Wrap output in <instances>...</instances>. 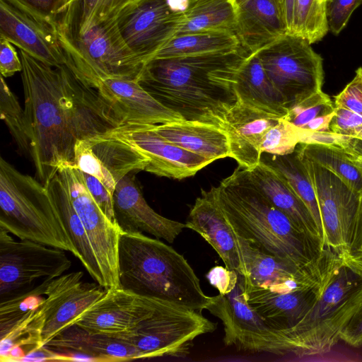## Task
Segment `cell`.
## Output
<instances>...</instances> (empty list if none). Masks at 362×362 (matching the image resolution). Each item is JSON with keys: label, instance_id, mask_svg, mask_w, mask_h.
Wrapping results in <instances>:
<instances>
[{"label": "cell", "instance_id": "cell-39", "mask_svg": "<svg viewBox=\"0 0 362 362\" xmlns=\"http://www.w3.org/2000/svg\"><path fill=\"white\" fill-rule=\"evenodd\" d=\"M298 144V128L284 117L267 131L261 144V151L262 153L286 155L295 151Z\"/></svg>", "mask_w": 362, "mask_h": 362}, {"label": "cell", "instance_id": "cell-49", "mask_svg": "<svg viewBox=\"0 0 362 362\" xmlns=\"http://www.w3.org/2000/svg\"><path fill=\"white\" fill-rule=\"evenodd\" d=\"M239 273L236 271L229 269L226 267L216 266L211 268L206 278L211 285L218 291V293H226L229 292L235 285Z\"/></svg>", "mask_w": 362, "mask_h": 362}, {"label": "cell", "instance_id": "cell-16", "mask_svg": "<svg viewBox=\"0 0 362 362\" xmlns=\"http://www.w3.org/2000/svg\"><path fill=\"white\" fill-rule=\"evenodd\" d=\"M160 300L121 288L107 289L74 325L90 334L115 337L133 330L153 313Z\"/></svg>", "mask_w": 362, "mask_h": 362}, {"label": "cell", "instance_id": "cell-31", "mask_svg": "<svg viewBox=\"0 0 362 362\" xmlns=\"http://www.w3.org/2000/svg\"><path fill=\"white\" fill-rule=\"evenodd\" d=\"M240 47L238 36L233 32L209 31L180 34L174 35L152 59L229 52Z\"/></svg>", "mask_w": 362, "mask_h": 362}, {"label": "cell", "instance_id": "cell-17", "mask_svg": "<svg viewBox=\"0 0 362 362\" xmlns=\"http://www.w3.org/2000/svg\"><path fill=\"white\" fill-rule=\"evenodd\" d=\"M83 273L73 272L54 279L49 284L45 296L50 300L47 319L42 332L45 346L75 320L106 292L98 283L81 281Z\"/></svg>", "mask_w": 362, "mask_h": 362}, {"label": "cell", "instance_id": "cell-2", "mask_svg": "<svg viewBox=\"0 0 362 362\" xmlns=\"http://www.w3.org/2000/svg\"><path fill=\"white\" fill-rule=\"evenodd\" d=\"M252 54L240 47L229 52L170 58L145 63L137 80L156 100L185 120L222 128L238 102V73Z\"/></svg>", "mask_w": 362, "mask_h": 362}, {"label": "cell", "instance_id": "cell-56", "mask_svg": "<svg viewBox=\"0 0 362 362\" xmlns=\"http://www.w3.org/2000/svg\"><path fill=\"white\" fill-rule=\"evenodd\" d=\"M354 137L358 139L361 142H362V131Z\"/></svg>", "mask_w": 362, "mask_h": 362}, {"label": "cell", "instance_id": "cell-48", "mask_svg": "<svg viewBox=\"0 0 362 362\" xmlns=\"http://www.w3.org/2000/svg\"><path fill=\"white\" fill-rule=\"evenodd\" d=\"M21 71L22 62L16 49L11 42L0 37V71L1 76L7 78Z\"/></svg>", "mask_w": 362, "mask_h": 362}, {"label": "cell", "instance_id": "cell-18", "mask_svg": "<svg viewBox=\"0 0 362 362\" xmlns=\"http://www.w3.org/2000/svg\"><path fill=\"white\" fill-rule=\"evenodd\" d=\"M0 37L52 66L66 64L58 29L0 0Z\"/></svg>", "mask_w": 362, "mask_h": 362}, {"label": "cell", "instance_id": "cell-27", "mask_svg": "<svg viewBox=\"0 0 362 362\" xmlns=\"http://www.w3.org/2000/svg\"><path fill=\"white\" fill-rule=\"evenodd\" d=\"M151 127L166 140L203 156L211 163L230 157L226 133L216 125L197 121L181 120L151 124Z\"/></svg>", "mask_w": 362, "mask_h": 362}, {"label": "cell", "instance_id": "cell-54", "mask_svg": "<svg viewBox=\"0 0 362 362\" xmlns=\"http://www.w3.org/2000/svg\"><path fill=\"white\" fill-rule=\"evenodd\" d=\"M76 0H64V7H63V13L67 9V8L72 4Z\"/></svg>", "mask_w": 362, "mask_h": 362}, {"label": "cell", "instance_id": "cell-21", "mask_svg": "<svg viewBox=\"0 0 362 362\" xmlns=\"http://www.w3.org/2000/svg\"><path fill=\"white\" fill-rule=\"evenodd\" d=\"M186 228L199 234L217 252L225 267L248 277L237 235L218 205L210 188L202 189L192 206Z\"/></svg>", "mask_w": 362, "mask_h": 362}, {"label": "cell", "instance_id": "cell-40", "mask_svg": "<svg viewBox=\"0 0 362 362\" xmlns=\"http://www.w3.org/2000/svg\"><path fill=\"white\" fill-rule=\"evenodd\" d=\"M334 110V106L330 97L321 90L291 107L285 118L300 128L312 119L332 113Z\"/></svg>", "mask_w": 362, "mask_h": 362}, {"label": "cell", "instance_id": "cell-7", "mask_svg": "<svg viewBox=\"0 0 362 362\" xmlns=\"http://www.w3.org/2000/svg\"><path fill=\"white\" fill-rule=\"evenodd\" d=\"M58 33L66 65L92 87L107 78L138 80L145 63L127 45L116 18L80 34Z\"/></svg>", "mask_w": 362, "mask_h": 362}, {"label": "cell", "instance_id": "cell-8", "mask_svg": "<svg viewBox=\"0 0 362 362\" xmlns=\"http://www.w3.org/2000/svg\"><path fill=\"white\" fill-rule=\"evenodd\" d=\"M217 325L200 311L161 300L153 313L133 330L115 337L134 347L141 358H185L198 337Z\"/></svg>", "mask_w": 362, "mask_h": 362}, {"label": "cell", "instance_id": "cell-36", "mask_svg": "<svg viewBox=\"0 0 362 362\" xmlns=\"http://www.w3.org/2000/svg\"><path fill=\"white\" fill-rule=\"evenodd\" d=\"M328 30L325 2L321 0H295L291 33L313 44L322 40Z\"/></svg>", "mask_w": 362, "mask_h": 362}, {"label": "cell", "instance_id": "cell-9", "mask_svg": "<svg viewBox=\"0 0 362 362\" xmlns=\"http://www.w3.org/2000/svg\"><path fill=\"white\" fill-rule=\"evenodd\" d=\"M300 158L315 189L325 245L340 256L362 247V196L330 170Z\"/></svg>", "mask_w": 362, "mask_h": 362}, {"label": "cell", "instance_id": "cell-14", "mask_svg": "<svg viewBox=\"0 0 362 362\" xmlns=\"http://www.w3.org/2000/svg\"><path fill=\"white\" fill-rule=\"evenodd\" d=\"M108 134L136 149L148 158L145 171L160 177L182 180L194 175L211 161L166 140L151 124H124Z\"/></svg>", "mask_w": 362, "mask_h": 362}, {"label": "cell", "instance_id": "cell-46", "mask_svg": "<svg viewBox=\"0 0 362 362\" xmlns=\"http://www.w3.org/2000/svg\"><path fill=\"white\" fill-rule=\"evenodd\" d=\"M329 127L332 132L354 137L362 131V115L349 109L334 106V115Z\"/></svg>", "mask_w": 362, "mask_h": 362}, {"label": "cell", "instance_id": "cell-50", "mask_svg": "<svg viewBox=\"0 0 362 362\" xmlns=\"http://www.w3.org/2000/svg\"><path fill=\"white\" fill-rule=\"evenodd\" d=\"M339 338L350 346H362V303L342 329Z\"/></svg>", "mask_w": 362, "mask_h": 362}, {"label": "cell", "instance_id": "cell-1", "mask_svg": "<svg viewBox=\"0 0 362 362\" xmlns=\"http://www.w3.org/2000/svg\"><path fill=\"white\" fill-rule=\"evenodd\" d=\"M30 157L45 187L64 167L75 166L78 141L124 124L122 117L67 65L50 66L20 49Z\"/></svg>", "mask_w": 362, "mask_h": 362}, {"label": "cell", "instance_id": "cell-11", "mask_svg": "<svg viewBox=\"0 0 362 362\" xmlns=\"http://www.w3.org/2000/svg\"><path fill=\"white\" fill-rule=\"evenodd\" d=\"M71 266L65 250L28 240H16L0 228V301L52 280Z\"/></svg>", "mask_w": 362, "mask_h": 362}, {"label": "cell", "instance_id": "cell-12", "mask_svg": "<svg viewBox=\"0 0 362 362\" xmlns=\"http://www.w3.org/2000/svg\"><path fill=\"white\" fill-rule=\"evenodd\" d=\"M187 0H137L117 16L119 30L129 48L143 62L177 32Z\"/></svg>", "mask_w": 362, "mask_h": 362}, {"label": "cell", "instance_id": "cell-33", "mask_svg": "<svg viewBox=\"0 0 362 362\" xmlns=\"http://www.w3.org/2000/svg\"><path fill=\"white\" fill-rule=\"evenodd\" d=\"M261 160L279 172L312 214L323 237L320 212L314 185L296 150L286 155L262 154Z\"/></svg>", "mask_w": 362, "mask_h": 362}, {"label": "cell", "instance_id": "cell-47", "mask_svg": "<svg viewBox=\"0 0 362 362\" xmlns=\"http://www.w3.org/2000/svg\"><path fill=\"white\" fill-rule=\"evenodd\" d=\"M81 172L86 186L93 199L105 214L112 221L117 223L114 211L113 195L98 179L86 173Z\"/></svg>", "mask_w": 362, "mask_h": 362}, {"label": "cell", "instance_id": "cell-51", "mask_svg": "<svg viewBox=\"0 0 362 362\" xmlns=\"http://www.w3.org/2000/svg\"><path fill=\"white\" fill-rule=\"evenodd\" d=\"M341 257L345 265L362 277V247Z\"/></svg>", "mask_w": 362, "mask_h": 362}, {"label": "cell", "instance_id": "cell-38", "mask_svg": "<svg viewBox=\"0 0 362 362\" xmlns=\"http://www.w3.org/2000/svg\"><path fill=\"white\" fill-rule=\"evenodd\" d=\"M51 281L40 282L33 288L0 301V337L27 313L42 304L45 298L42 296H45Z\"/></svg>", "mask_w": 362, "mask_h": 362}, {"label": "cell", "instance_id": "cell-41", "mask_svg": "<svg viewBox=\"0 0 362 362\" xmlns=\"http://www.w3.org/2000/svg\"><path fill=\"white\" fill-rule=\"evenodd\" d=\"M75 167L98 179L113 195L117 182L93 153L86 139L79 140L76 144Z\"/></svg>", "mask_w": 362, "mask_h": 362}, {"label": "cell", "instance_id": "cell-15", "mask_svg": "<svg viewBox=\"0 0 362 362\" xmlns=\"http://www.w3.org/2000/svg\"><path fill=\"white\" fill-rule=\"evenodd\" d=\"M245 288V276L239 274L235 285L229 292L211 296L206 310L222 322L226 346L260 352L272 329L248 304Z\"/></svg>", "mask_w": 362, "mask_h": 362}, {"label": "cell", "instance_id": "cell-22", "mask_svg": "<svg viewBox=\"0 0 362 362\" xmlns=\"http://www.w3.org/2000/svg\"><path fill=\"white\" fill-rule=\"evenodd\" d=\"M335 268L314 284L288 292L272 293L245 286L247 301L272 329H289L313 306Z\"/></svg>", "mask_w": 362, "mask_h": 362}, {"label": "cell", "instance_id": "cell-5", "mask_svg": "<svg viewBox=\"0 0 362 362\" xmlns=\"http://www.w3.org/2000/svg\"><path fill=\"white\" fill-rule=\"evenodd\" d=\"M361 303L362 277L342 262L329 274L318 299L298 323L289 329L272 331L266 352L297 356L329 352Z\"/></svg>", "mask_w": 362, "mask_h": 362}, {"label": "cell", "instance_id": "cell-25", "mask_svg": "<svg viewBox=\"0 0 362 362\" xmlns=\"http://www.w3.org/2000/svg\"><path fill=\"white\" fill-rule=\"evenodd\" d=\"M45 346L57 352L78 355L89 361H122L141 358L139 351L120 339L90 334L76 325L63 330Z\"/></svg>", "mask_w": 362, "mask_h": 362}, {"label": "cell", "instance_id": "cell-10", "mask_svg": "<svg viewBox=\"0 0 362 362\" xmlns=\"http://www.w3.org/2000/svg\"><path fill=\"white\" fill-rule=\"evenodd\" d=\"M257 53L288 110L322 90L323 59L302 37L287 33Z\"/></svg>", "mask_w": 362, "mask_h": 362}, {"label": "cell", "instance_id": "cell-55", "mask_svg": "<svg viewBox=\"0 0 362 362\" xmlns=\"http://www.w3.org/2000/svg\"><path fill=\"white\" fill-rule=\"evenodd\" d=\"M355 162L362 168V155L354 156Z\"/></svg>", "mask_w": 362, "mask_h": 362}, {"label": "cell", "instance_id": "cell-13", "mask_svg": "<svg viewBox=\"0 0 362 362\" xmlns=\"http://www.w3.org/2000/svg\"><path fill=\"white\" fill-rule=\"evenodd\" d=\"M70 197L86 230L107 290L120 288L118 246L123 232L103 211L88 190L81 172L75 166L64 167Z\"/></svg>", "mask_w": 362, "mask_h": 362}, {"label": "cell", "instance_id": "cell-29", "mask_svg": "<svg viewBox=\"0 0 362 362\" xmlns=\"http://www.w3.org/2000/svg\"><path fill=\"white\" fill-rule=\"evenodd\" d=\"M235 88L238 100L281 116L288 112L284 98L269 78L257 52L250 54L240 67Z\"/></svg>", "mask_w": 362, "mask_h": 362}, {"label": "cell", "instance_id": "cell-57", "mask_svg": "<svg viewBox=\"0 0 362 362\" xmlns=\"http://www.w3.org/2000/svg\"><path fill=\"white\" fill-rule=\"evenodd\" d=\"M326 1L327 0H321V1L325 2V3Z\"/></svg>", "mask_w": 362, "mask_h": 362}, {"label": "cell", "instance_id": "cell-32", "mask_svg": "<svg viewBox=\"0 0 362 362\" xmlns=\"http://www.w3.org/2000/svg\"><path fill=\"white\" fill-rule=\"evenodd\" d=\"M98 160L117 183L130 173L145 170L149 160L127 143L108 132L86 139Z\"/></svg>", "mask_w": 362, "mask_h": 362}, {"label": "cell", "instance_id": "cell-37", "mask_svg": "<svg viewBox=\"0 0 362 362\" xmlns=\"http://www.w3.org/2000/svg\"><path fill=\"white\" fill-rule=\"evenodd\" d=\"M0 112L1 119L6 124L19 150L22 153L30 156V139L25 110L2 76L0 84Z\"/></svg>", "mask_w": 362, "mask_h": 362}, {"label": "cell", "instance_id": "cell-44", "mask_svg": "<svg viewBox=\"0 0 362 362\" xmlns=\"http://www.w3.org/2000/svg\"><path fill=\"white\" fill-rule=\"evenodd\" d=\"M361 4L362 0H327L325 14L329 30L335 35H339Z\"/></svg>", "mask_w": 362, "mask_h": 362}, {"label": "cell", "instance_id": "cell-23", "mask_svg": "<svg viewBox=\"0 0 362 362\" xmlns=\"http://www.w3.org/2000/svg\"><path fill=\"white\" fill-rule=\"evenodd\" d=\"M95 88L122 117L124 124H159L185 120L156 100L137 81L107 78L99 81Z\"/></svg>", "mask_w": 362, "mask_h": 362}, {"label": "cell", "instance_id": "cell-30", "mask_svg": "<svg viewBox=\"0 0 362 362\" xmlns=\"http://www.w3.org/2000/svg\"><path fill=\"white\" fill-rule=\"evenodd\" d=\"M236 23L233 0H187L184 17L175 35L209 31L235 33Z\"/></svg>", "mask_w": 362, "mask_h": 362}, {"label": "cell", "instance_id": "cell-53", "mask_svg": "<svg viewBox=\"0 0 362 362\" xmlns=\"http://www.w3.org/2000/svg\"><path fill=\"white\" fill-rule=\"evenodd\" d=\"M285 21L288 33L292 32L295 0H275Z\"/></svg>", "mask_w": 362, "mask_h": 362}, {"label": "cell", "instance_id": "cell-24", "mask_svg": "<svg viewBox=\"0 0 362 362\" xmlns=\"http://www.w3.org/2000/svg\"><path fill=\"white\" fill-rule=\"evenodd\" d=\"M233 1L237 8L235 34L249 52H255L288 33L275 0Z\"/></svg>", "mask_w": 362, "mask_h": 362}, {"label": "cell", "instance_id": "cell-4", "mask_svg": "<svg viewBox=\"0 0 362 362\" xmlns=\"http://www.w3.org/2000/svg\"><path fill=\"white\" fill-rule=\"evenodd\" d=\"M120 288L202 312L211 296L183 255L158 238L122 232L118 246Z\"/></svg>", "mask_w": 362, "mask_h": 362}, {"label": "cell", "instance_id": "cell-20", "mask_svg": "<svg viewBox=\"0 0 362 362\" xmlns=\"http://www.w3.org/2000/svg\"><path fill=\"white\" fill-rule=\"evenodd\" d=\"M132 173L117 183L113 193L117 223L123 232L146 233L173 243L186 228L185 223L156 212L144 199Z\"/></svg>", "mask_w": 362, "mask_h": 362}, {"label": "cell", "instance_id": "cell-19", "mask_svg": "<svg viewBox=\"0 0 362 362\" xmlns=\"http://www.w3.org/2000/svg\"><path fill=\"white\" fill-rule=\"evenodd\" d=\"M284 117L240 100L225 115L230 158L250 170L260 162L261 144L267 131Z\"/></svg>", "mask_w": 362, "mask_h": 362}, {"label": "cell", "instance_id": "cell-35", "mask_svg": "<svg viewBox=\"0 0 362 362\" xmlns=\"http://www.w3.org/2000/svg\"><path fill=\"white\" fill-rule=\"evenodd\" d=\"M296 150L300 157L330 170L362 196V168L355 162L353 156L339 149L318 144H299Z\"/></svg>", "mask_w": 362, "mask_h": 362}, {"label": "cell", "instance_id": "cell-28", "mask_svg": "<svg viewBox=\"0 0 362 362\" xmlns=\"http://www.w3.org/2000/svg\"><path fill=\"white\" fill-rule=\"evenodd\" d=\"M45 187L78 253L77 258L95 282L103 287V278L99 265L83 225L71 202L64 168L57 173Z\"/></svg>", "mask_w": 362, "mask_h": 362}, {"label": "cell", "instance_id": "cell-43", "mask_svg": "<svg viewBox=\"0 0 362 362\" xmlns=\"http://www.w3.org/2000/svg\"><path fill=\"white\" fill-rule=\"evenodd\" d=\"M299 144H318L343 151L353 156L357 154V139L332 132L309 131L298 128Z\"/></svg>", "mask_w": 362, "mask_h": 362}, {"label": "cell", "instance_id": "cell-45", "mask_svg": "<svg viewBox=\"0 0 362 362\" xmlns=\"http://www.w3.org/2000/svg\"><path fill=\"white\" fill-rule=\"evenodd\" d=\"M334 105L362 115V66L356 71L354 78L334 97Z\"/></svg>", "mask_w": 362, "mask_h": 362}, {"label": "cell", "instance_id": "cell-6", "mask_svg": "<svg viewBox=\"0 0 362 362\" xmlns=\"http://www.w3.org/2000/svg\"><path fill=\"white\" fill-rule=\"evenodd\" d=\"M0 228L28 240L71 252L77 251L45 186L0 159Z\"/></svg>", "mask_w": 362, "mask_h": 362}, {"label": "cell", "instance_id": "cell-42", "mask_svg": "<svg viewBox=\"0 0 362 362\" xmlns=\"http://www.w3.org/2000/svg\"><path fill=\"white\" fill-rule=\"evenodd\" d=\"M37 20L57 28L64 0H6Z\"/></svg>", "mask_w": 362, "mask_h": 362}, {"label": "cell", "instance_id": "cell-26", "mask_svg": "<svg viewBox=\"0 0 362 362\" xmlns=\"http://www.w3.org/2000/svg\"><path fill=\"white\" fill-rule=\"evenodd\" d=\"M248 172L253 182L275 207L299 229L323 242V237L308 208L279 172L262 160Z\"/></svg>", "mask_w": 362, "mask_h": 362}, {"label": "cell", "instance_id": "cell-34", "mask_svg": "<svg viewBox=\"0 0 362 362\" xmlns=\"http://www.w3.org/2000/svg\"><path fill=\"white\" fill-rule=\"evenodd\" d=\"M137 0H76L62 15L57 29L80 34L100 22L117 18L121 11Z\"/></svg>", "mask_w": 362, "mask_h": 362}, {"label": "cell", "instance_id": "cell-52", "mask_svg": "<svg viewBox=\"0 0 362 362\" xmlns=\"http://www.w3.org/2000/svg\"><path fill=\"white\" fill-rule=\"evenodd\" d=\"M334 115V110L328 115L317 117L303 125L300 129L316 132L330 131V123Z\"/></svg>", "mask_w": 362, "mask_h": 362}, {"label": "cell", "instance_id": "cell-3", "mask_svg": "<svg viewBox=\"0 0 362 362\" xmlns=\"http://www.w3.org/2000/svg\"><path fill=\"white\" fill-rule=\"evenodd\" d=\"M211 188L235 233L263 252L303 269L318 267L337 254L299 229L275 207L247 170L238 166Z\"/></svg>", "mask_w": 362, "mask_h": 362}]
</instances>
